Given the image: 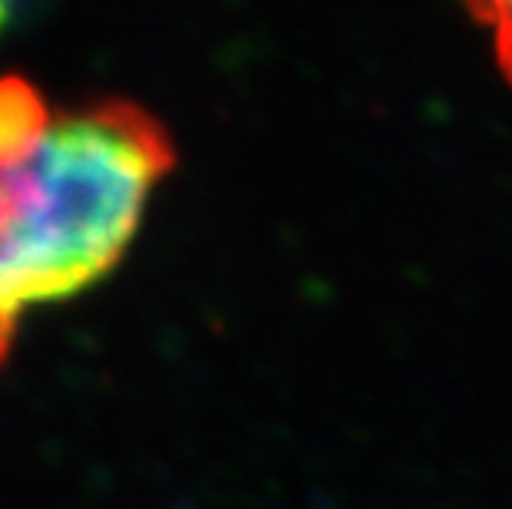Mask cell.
<instances>
[{
  "label": "cell",
  "instance_id": "7a4b0ae2",
  "mask_svg": "<svg viewBox=\"0 0 512 509\" xmlns=\"http://www.w3.org/2000/svg\"><path fill=\"white\" fill-rule=\"evenodd\" d=\"M50 110L27 80H0V166L20 162L40 146L50 129Z\"/></svg>",
  "mask_w": 512,
  "mask_h": 509
},
{
  "label": "cell",
  "instance_id": "3957f363",
  "mask_svg": "<svg viewBox=\"0 0 512 509\" xmlns=\"http://www.w3.org/2000/svg\"><path fill=\"white\" fill-rule=\"evenodd\" d=\"M473 17L489 30L499 70H503L506 80H512V0L479 4V7H473Z\"/></svg>",
  "mask_w": 512,
  "mask_h": 509
},
{
  "label": "cell",
  "instance_id": "6da1fadb",
  "mask_svg": "<svg viewBox=\"0 0 512 509\" xmlns=\"http://www.w3.org/2000/svg\"><path fill=\"white\" fill-rule=\"evenodd\" d=\"M169 166V136L133 103L63 116L34 153L0 166V361L30 308L76 295L123 258Z\"/></svg>",
  "mask_w": 512,
  "mask_h": 509
},
{
  "label": "cell",
  "instance_id": "277c9868",
  "mask_svg": "<svg viewBox=\"0 0 512 509\" xmlns=\"http://www.w3.org/2000/svg\"><path fill=\"white\" fill-rule=\"evenodd\" d=\"M4 20H7V7L0 4V27H4Z\"/></svg>",
  "mask_w": 512,
  "mask_h": 509
}]
</instances>
